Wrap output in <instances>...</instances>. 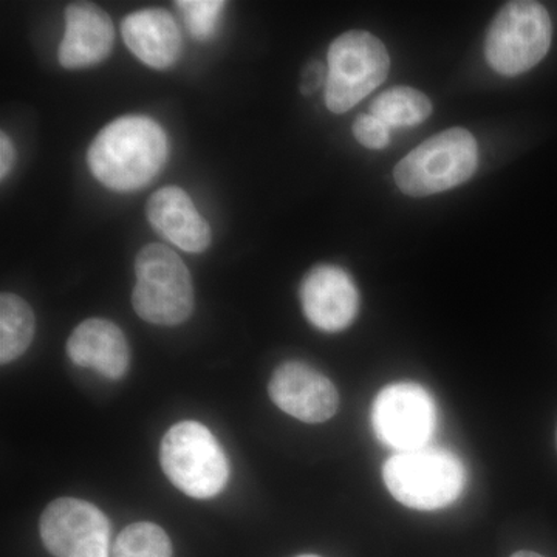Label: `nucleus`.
Listing matches in <instances>:
<instances>
[{"label": "nucleus", "mask_w": 557, "mask_h": 557, "mask_svg": "<svg viewBox=\"0 0 557 557\" xmlns=\"http://www.w3.org/2000/svg\"><path fill=\"white\" fill-rule=\"evenodd\" d=\"M112 557H172L171 539L156 523H132L113 544Z\"/></svg>", "instance_id": "a211bd4d"}, {"label": "nucleus", "mask_w": 557, "mask_h": 557, "mask_svg": "<svg viewBox=\"0 0 557 557\" xmlns=\"http://www.w3.org/2000/svg\"><path fill=\"white\" fill-rule=\"evenodd\" d=\"M14 160H16V152H14L11 139L7 137L5 132L0 134V177L5 178L13 170Z\"/></svg>", "instance_id": "4be33fe9"}, {"label": "nucleus", "mask_w": 557, "mask_h": 557, "mask_svg": "<svg viewBox=\"0 0 557 557\" xmlns=\"http://www.w3.org/2000/svg\"><path fill=\"white\" fill-rule=\"evenodd\" d=\"M325 104L330 112L346 113L379 89L391 70V57L376 36L351 30L333 40L327 57Z\"/></svg>", "instance_id": "0eeeda50"}, {"label": "nucleus", "mask_w": 557, "mask_h": 557, "mask_svg": "<svg viewBox=\"0 0 557 557\" xmlns=\"http://www.w3.org/2000/svg\"><path fill=\"white\" fill-rule=\"evenodd\" d=\"M115 27L109 14L91 3H72L65 9V35L58 60L64 69H84L109 57Z\"/></svg>", "instance_id": "f8f14e48"}, {"label": "nucleus", "mask_w": 557, "mask_h": 557, "mask_svg": "<svg viewBox=\"0 0 557 557\" xmlns=\"http://www.w3.org/2000/svg\"><path fill=\"white\" fill-rule=\"evenodd\" d=\"M160 461L172 485L189 497L218 496L228 483V458L212 432L197 421H182L164 434Z\"/></svg>", "instance_id": "20e7f679"}, {"label": "nucleus", "mask_w": 557, "mask_h": 557, "mask_svg": "<svg viewBox=\"0 0 557 557\" xmlns=\"http://www.w3.org/2000/svg\"><path fill=\"white\" fill-rule=\"evenodd\" d=\"M127 49L152 69H168L178 60L182 35L166 10L146 9L129 14L121 25Z\"/></svg>", "instance_id": "2eb2a0df"}, {"label": "nucleus", "mask_w": 557, "mask_h": 557, "mask_svg": "<svg viewBox=\"0 0 557 557\" xmlns=\"http://www.w3.org/2000/svg\"><path fill=\"white\" fill-rule=\"evenodd\" d=\"M40 537L54 557H109V520L79 498L51 502L40 518Z\"/></svg>", "instance_id": "1a4fd4ad"}, {"label": "nucleus", "mask_w": 557, "mask_h": 557, "mask_svg": "<svg viewBox=\"0 0 557 557\" xmlns=\"http://www.w3.org/2000/svg\"><path fill=\"white\" fill-rule=\"evenodd\" d=\"M354 135L364 148L380 150L391 141V127L376 116L359 115L354 124Z\"/></svg>", "instance_id": "aec40b11"}, {"label": "nucleus", "mask_w": 557, "mask_h": 557, "mask_svg": "<svg viewBox=\"0 0 557 557\" xmlns=\"http://www.w3.org/2000/svg\"><path fill=\"white\" fill-rule=\"evenodd\" d=\"M478 166V141L471 132L454 127L417 146L395 166L394 178L406 196L428 197L468 182Z\"/></svg>", "instance_id": "7ed1b4c3"}, {"label": "nucleus", "mask_w": 557, "mask_h": 557, "mask_svg": "<svg viewBox=\"0 0 557 557\" xmlns=\"http://www.w3.org/2000/svg\"><path fill=\"white\" fill-rule=\"evenodd\" d=\"M270 398L278 409L304 423H324L339 408V394L327 376L299 361L278 366L271 375Z\"/></svg>", "instance_id": "9d476101"}, {"label": "nucleus", "mask_w": 557, "mask_h": 557, "mask_svg": "<svg viewBox=\"0 0 557 557\" xmlns=\"http://www.w3.org/2000/svg\"><path fill=\"white\" fill-rule=\"evenodd\" d=\"M298 557H319V556H314V555H302V556H298Z\"/></svg>", "instance_id": "b1692460"}, {"label": "nucleus", "mask_w": 557, "mask_h": 557, "mask_svg": "<svg viewBox=\"0 0 557 557\" xmlns=\"http://www.w3.org/2000/svg\"><path fill=\"white\" fill-rule=\"evenodd\" d=\"M327 81V69L321 62H310L302 72V81H300V91L304 95H311L314 90Z\"/></svg>", "instance_id": "412c9836"}, {"label": "nucleus", "mask_w": 557, "mask_h": 557, "mask_svg": "<svg viewBox=\"0 0 557 557\" xmlns=\"http://www.w3.org/2000/svg\"><path fill=\"white\" fill-rule=\"evenodd\" d=\"M177 7L185 16L189 32L197 39L203 40L211 38L218 30L220 14L226 3L220 0H182Z\"/></svg>", "instance_id": "6ab92c4d"}, {"label": "nucleus", "mask_w": 557, "mask_h": 557, "mask_svg": "<svg viewBox=\"0 0 557 557\" xmlns=\"http://www.w3.org/2000/svg\"><path fill=\"white\" fill-rule=\"evenodd\" d=\"M35 336V314L24 299L13 293L0 296V361L22 357Z\"/></svg>", "instance_id": "dca6fc26"}, {"label": "nucleus", "mask_w": 557, "mask_h": 557, "mask_svg": "<svg viewBox=\"0 0 557 557\" xmlns=\"http://www.w3.org/2000/svg\"><path fill=\"white\" fill-rule=\"evenodd\" d=\"M370 112L391 129L412 127L431 116L432 102L423 91L398 86L379 95L370 104Z\"/></svg>", "instance_id": "f3484780"}, {"label": "nucleus", "mask_w": 557, "mask_h": 557, "mask_svg": "<svg viewBox=\"0 0 557 557\" xmlns=\"http://www.w3.org/2000/svg\"><path fill=\"white\" fill-rule=\"evenodd\" d=\"M372 424L388 448L398 453L424 448L437 428V406L420 384H391L373 401Z\"/></svg>", "instance_id": "6e6552de"}, {"label": "nucleus", "mask_w": 557, "mask_h": 557, "mask_svg": "<svg viewBox=\"0 0 557 557\" xmlns=\"http://www.w3.org/2000/svg\"><path fill=\"white\" fill-rule=\"evenodd\" d=\"M132 306L143 321L178 325L194 310V288L188 267L166 245L149 244L135 260Z\"/></svg>", "instance_id": "39448f33"}, {"label": "nucleus", "mask_w": 557, "mask_h": 557, "mask_svg": "<svg viewBox=\"0 0 557 557\" xmlns=\"http://www.w3.org/2000/svg\"><path fill=\"white\" fill-rule=\"evenodd\" d=\"M146 214L152 228L183 251L201 252L211 244V230L185 190L168 186L148 201Z\"/></svg>", "instance_id": "4468645a"}, {"label": "nucleus", "mask_w": 557, "mask_h": 557, "mask_svg": "<svg viewBox=\"0 0 557 557\" xmlns=\"http://www.w3.org/2000/svg\"><path fill=\"white\" fill-rule=\"evenodd\" d=\"M383 480L399 504L434 511L460 497L467 485V471L456 454L424 446L388 458L383 467Z\"/></svg>", "instance_id": "f03ea898"}, {"label": "nucleus", "mask_w": 557, "mask_h": 557, "mask_svg": "<svg viewBox=\"0 0 557 557\" xmlns=\"http://www.w3.org/2000/svg\"><path fill=\"white\" fill-rule=\"evenodd\" d=\"M304 314L322 332H343L358 314L357 285L335 265L314 267L300 284Z\"/></svg>", "instance_id": "9b49d317"}, {"label": "nucleus", "mask_w": 557, "mask_h": 557, "mask_svg": "<svg viewBox=\"0 0 557 557\" xmlns=\"http://www.w3.org/2000/svg\"><path fill=\"white\" fill-rule=\"evenodd\" d=\"M170 143L159 123L148 116H123L97 135L87 163L98 182L129 193L149 185L163 170Z\"/></svg>", "instance_id": "f257e3e1"}, {"label": "nucleus", "mask_w": 557, "mask_h": 557, "mask_svg": "<svg viewBox=\"0 0 557 557\" xmlns=\"http://www.w3.org/2000/svg\"><path fill=\"white\" fill-rule=\"evenodd\" d=\"M552 38V20L542 3L528 0L508 2L498 11L487 30V64L498 75H522L544 60Z\"/></svg>", "instance_id": "423d86ee"}, {"label": "nucleus", "mask_w": 557, "mask_h": 557, "mask_svg": "<svg viewBox=\"0 0 557 557\" xmlns=\"http://www.w3.org/2000/svg\"><path fill=\"white\" fill-rule=\"evenodd\" d=\"M511 557H544V556L537 555V553H534V552H518V553H515V555H512Z\"/></svg>", "instance_id": "5701e85b"}, {"label": "nucleus", "mask_w": 557, "mask_h": 557, "mask_svg": "<svg viewBox=\"0 0 557 557\" xmlns=\"http://www.w3.org/2000/svg\"><path fill=\"white\" fill-rule=\"evenodd\" d=\"M70 361L110 380L123 379L129 369L131 351L119 325L91 318L75 329L67 341Z\"/></svg>", "instance_id": "ddd939ff"}]
</instances>
